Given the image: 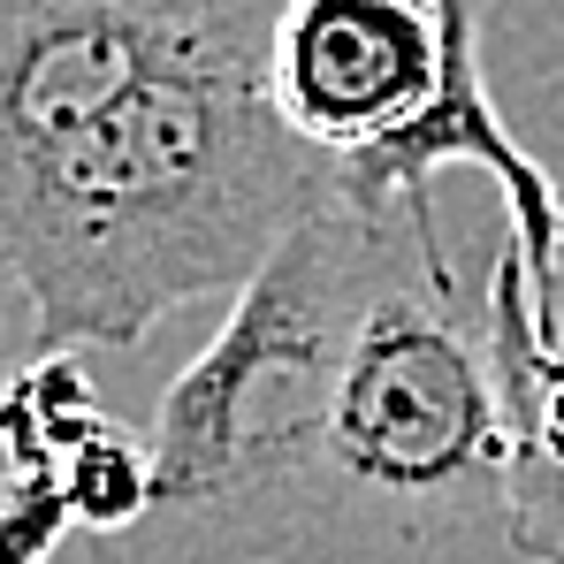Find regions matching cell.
Wrapping results in <instances>:
<instances>
[{
  "mask_svg": "<svg viewBox=\"0 0 564 564\" xmlns=\"http://www.w3.org/2000/svg\"><path fill=\"white\" fill-rule=\"evenodd\" d=\"M488 321H496L519 435L564 451V237L542 275H527V260L503 245V260L488 275Z\"/></svg>",
  "mask_w": 564,
  "mask_h": 564,
  "instance_id": "obj_7",
  "label": "cell"
},
{
  "mask_svg": "<svg viewBox=\"0 0 564 564\" xmlns=\"http://www.w3.org/2000/svg\"><path fill=\"white\" fill-rule=\"evenodd\" d=\"M451 69V0H290L275 23L282 115L336 161L397 138Z\"/></svg>",
  "mask_w": 564,
  "mask_h": 564,
  "instance_id": "obj_4",
  "label": "cell"
},
{
  "mask_svg": "<svg viewBox=\"0 0 564 564\" xmlns=\"http://www.w3.org/2000/svg\"><path fill=\"white\" fill-rule=\"evenodd\" d=\"M99 397L93 375L77 351H39L15 389H8V503H0V527H8V564H46L54 542L77 527L69 511V451L93 435Z\"/></svg>",
  "mask_w": 564,
  "mask_h": 564,
  "instance_id": "obj_6",
  "label": "cell"
},
{
  "mask_svg": "<svg viewBox=\"0 0 564 564\" xmlns=\"http://www.w3.org/2000/svg\"><path fill=\"white\" fill-rule=\"evenodd\" d=\"M282 8L198 31L77 130L0 153L8 260L46 351H115L191 297H237L344 191V161L275 99Z\"/></svg>",
  "mask_w": 564,
  "mask_h": 564,
  "instance_id": "obj_1",
  "label": "cell"
},
{
  "mask_svg": "<svg viewBox=\"0 0 564 564\" xmlns=\"http://www.w3.org/2000/svg\"><path fill=\"white\" fill-rule=\"evenodd\" d=\"M480 8L488 0H451V69H443L435 99L397 138L351 153L344 161V191L351 198H404V191L435 184V169H480V176H496L503 206H511V252L527 260V275H542L564 237V184H550V169L511 138V122L488 99Z\"/></svg>",
  "mask_w": 564,
  "mask_h": 564,
  "instance_id": "obj_5",
  "label": "cell"
},
{
  "mask_svg": "<svg viewBox=\"0 0 564 564\" xmlns=\"http://www.w3.org/2000/svg\"><path fill=\"white\" fill-rule=\"evenodd\" d=\"M420 229H435L427 191H336L305 229H290L145 427V519L85 542V564H290L351 344Z\"/></svg>",
  "mask_w": 564,
  "mask_h": 564,
  "instance_id": "obj_2",
  "label": "cell"
},
{
  "mask_svg": "<svg viewBox=\"0 0 564 564\" xmlns=\"http://www.w3.org/2000/svg\"><path fill=\"white\" fill-rule=\"evenodd\" d=\"M519 458L488 297L420 229L351 344L290 564H527Z\"/></svg>",
  "mask_w": 564,
  "mask_h": 564,
  "instance_id": "obj_3",
  "label": "cell"
},
{
  "mask_svg": "<svg viewBox=\"0 0 564 564\" xmlns=\"http://www.w3.org/2000/svg\"><path fill=\"white\" fill-rule=\"evenodd\" d=\"M519 557L564 564V451L557 443H527V458H519Z\"/></svg>",
  "mask_w": 564,
  "mask_h": 564,
  "instance_id": "obj_8",
  "label": "cell"
}]
</instances>
